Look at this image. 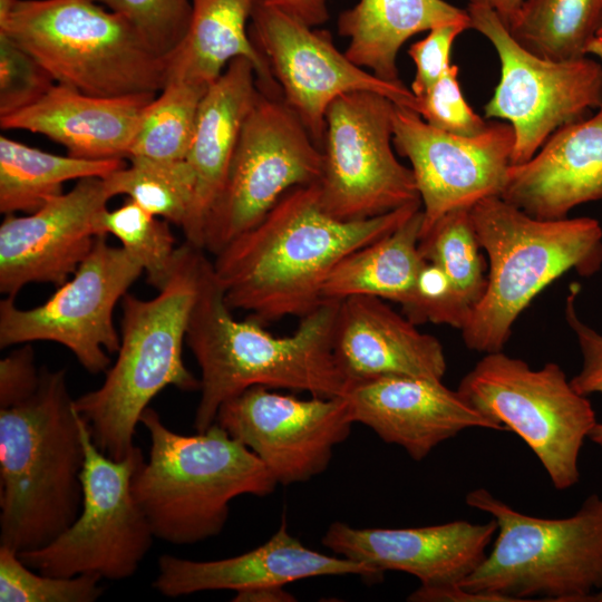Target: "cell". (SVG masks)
Segmentation results:
<instances>
[{
  "mask_svg": "<svg viewBox=\"0 0 602 602\" xmlns=\"http://www.w3.org/2000/svg\"><path fill=\"white\" fill-rule=\"evenodd\" d=\"M323 155L279 95L260 89L243 124L223 187L205 222L214 255L256 225L291 188L318 183Z\"/></svg>",
  "mask_w": 602,
  "mask_h": 602,
  "instance_id": "cell-11",
  "label": "cell"
},
{
  "mask_svg": "<svg viewBox=\"0 0 602 602\" xmlns=\"http://www.w3.org/2000/svg\"><path fill=\"white\" fill-rule=\"evenodd\" d=\"M122 14L151 47L169 60L183 41L192 17L191 0H93Z\"/></svg>",
  "mask_w": 602,
  "mask_h": 602,
  "instance_id": "cell-36",
  "label": "cell"
},
{
  "mask_svg": "<svg viewBox=\"0 0 602 602\" xmlns=\"http://www.w3.org/2000/svg\"><path fill=\"white\" fill-rule=\"evenodd\" d=\"M588 55L589 56H599L602 55V25L599 28L595 38L591 41V43L588 47Z\"/></svg>",
  "mask_w": 602,
  "mask_h": 602,
  "instance_id": "cell-45",
  "label": "cell"
},
{
  "mask_svg": "<svg viewBox=\"0 0 602 602\" xmlns=\"http://www.w3.org/2000/svg\"><path fill=\"white\" fill-rule=\"evenodd\" d=\"M338 309V301H323L300 318L292 334L274 336L253 315L233 317L213 264L204 258L185 337L201 369L196 431H206L226 400L253 386L343 396L351 382L333 351Z\"/></svg>",
  "mask_w": 602,
  "mask_h": 602,
  "instance_id": "cell-2",
  "label": "cell"
},
{
  "mask_svg": "<svg viewBox=\"0 0 602 602\" xmlns=\"http://www.w3.org/2000/svg\"><path fill=\"white\" fill-rule=\"evenodd\" d=\"M565 303V319L577 340L583 365L581 371L570 381L581 395L602 392V334L585 324L577 315L574 307L579 287L572 285ZM589 438L602 447V423H596Z\"/></svg>",
  "mask_w": 602,
  "mask_h": 602,
  "instance_id": "cell-40",
  "label": "cell"
},
{
  "mask_svg": "<svg viewBox=\"0 0 602 602\" xmlns=\"http://www.w3.org/2000/svg\"><path fill=\"white\" fill-rule=\"evenodd\" d=\"M496 531L494 520L407 528H356L334 522L322 544L342 557L365 564L377 580L386 571L414 575L420 586L407 600L434 602L439 594L458 588L480 565Z\"/></svg>",
  "mask_w": 602,
  "mask_h": 602,
  "instance_id": "cell-19",
  "label": "cell"
},
{
  "mask_svg": "<svg viewBox=\"0 0 602 602\" xmlns=\"http://www.w3.org/2000/svg\"><path fill=\"white\" fill-rule=\"evenodd\" d=\"M39 371L31 397L0 408V546L16 553L51 543L82 505L80 415L66 371Z\"/></svg>",
  "mask_w": 602,
  "mask_h": 602,
  "instance_id": "cell-3",
  "label": "cell"
},
{
  "mask_svg": "<svg viewBox=\"0 0 602 602\" xmlns=\"http://www.w3.org/2000/svg\"><path fill=\"white\" fill-rule=\"evenodd\" d=\"M596 58L602 62V55L596 56Z\"/></svg>",
  "mask_w": 602,
  "mask_h": 602,
  "instance_id": "cell-47",
  "label": "cell"
},
{
  "mask_svg": "<svg viewBox=\"0 0 602 602\" xmlns=\"http://www.w3.org/2000/svg\"><path fill=\"white\" fill-rule=\"evenodd\" d=\"M80 431L85 462L78 517L48 545L18 555L27 566L46 575L93 573L122 581L136 573L155 537L132 493V478L144 456L136 447L126 458L111 459L95 445L81 416Z\"/></svg>",
  "mask_w": 602,
  "mask_h": 602,
  "instance_id": "cell-10",
  "label": "cell"
},
{
  "mask_svg": "<svg viewBox=\"0 0 602 602\" xmlns=\"http://www.w3.org/2000/svg\"><path fill=\"white\" fill-rule=\"evenodd\" d=\"M394 105L380 94L358 90L328 107L317 186L329 215L359 221L420 201L411 168L392 149Z\"/></svg>",
  "mask_w": 602,
  "mask_h": 602,
  "instance_id": "cell-13",
  "label": "cell"
},
{
  "mask_svg": "<svg viewBox=\"0 0 602 602\" xmlns=\"http://www.w3.org/2000/svg\"><path fill=\"white\" fill-rule=\"evenodd\" d=\"M421 208V201L386 214L341 221L321 206L317 183L288 191L253 227L212 263L227 305L262 322L308 314L349 253L387 235Z\"/></svg>",
  "mask_w": 602,
  "mask_h": 602,
  "instance_id": "cell-1",
  "label": "cell"
},
{
  "mask_svg": "<svg viewBox=\"0 0 602 602\" xmlns=\"http://www.w3.org/2000/svg\"><path fill=\"white\" fill-rule=\"evenodd\" d=\"M105 177L114 196L125 194L148 213L183 226L195 194V174L186 159L129 157Z\"/></svg>",
  "mask_w": 602,
  "mask_h": 602,
  "instance_id": "cell-33",
  "label": "cell"
},
{
  "mask_svg": "<svg viewBox=\"0 0 602 602\" xmlns=\"http://www.w3.org/2000/svg\"><path fill=\"white\" fill-rule=\"evenodd\" d=\"M458 67L450 65L434 86L419 98V115L433 127L462 136H475L488 123L467 104L458 79Z\"/></svg>",
  "mask_w": 602,
  "mask_h": 602,
  "instance_id": "cell-38",
  "label": "cell"
},
{
  "mask_svg": "<svg viewBox=\"0 0 602 602\" xmlns=\"http://www.w3.org/2000/svg\"><path fill=\"white\" fill-rule=\"evenodd\" d=\"M470 21L467 10L445 0H359L338 18L349 38L346 56L380 79L401 82L397 56L412 36L436 27Z\"/></svg>",
  "mask_w": 602,
  "mask_h": 602,
  "instance_id": "cell-27",
  "label": "cell"
},
{
  "mask_svg": "<svg viewBox=\"0 0 602 602\" xmlns=\"http://www.w3.org/2000/svg\"><path fill=\"white\" fill-rule=\"evenodd\" d=\"M601 25L602 0H524L508 30L538 57L571 60L589 56Z\"/></svg>",
  "mask_w": 602,
  "mask_h": 602,
  "instance_id": "cell-30",
  "label": "cell"
},
{
  "mask_svg": "<svg viewBox=\"0 0 602 602\" xmlns=\"http://www.w3.org/2000/svg\"><path fill=\"white\" fill-rule=\"evenodd\" d=\"M469 208H457L441 216L420 234L418 244L423 259L443 269L468 317L487 285L486 264Z\"/></svg>",
  "mask_w": 602,
  "mask_h": 602,
  "instance_id": "cell-32",
  "label": "cell"
},
{
  "mask_svg": "<svg viewBox=\"0 0 602 602\" xmlns=\"http://www.w3.org/2000/svg\"><path fill=\"white\" fill-rule=\"evenodd\" d=\"M114 197L105 177L78 179L67 193L25 216L6 215L0 225V291L14 298L29 283L64 284L107 235L103 216Z\"/></svg>",
  "mask_w": 602,
  "mask_h": 602,
  "instance_id": "cell-18",
  "label": "cell"
},
{
  "mask_svg": "<svg viewBox=\"0 0 602 602\" xmlns=\"http://www.w3.org/2000/svg\"><path fill=\"white\" fill-rule=\"evenodd\" d=\"M143 272L123 246L97 236L72 278L42 304L22 310L14 298L1 300L0 347L54 341L68 348L89 373L107 371V352H118L120 346L114 308Z\"/></svg>",
  "mask_w": 602,
  "mask_h": 602,
  "instance_id": "cell-14",
  "label": "cell"
},
{
  "mask_svg": "<svg viewBox=\"0 0 602 602\" xmlns=\"http://www.w3.org/2000/svg\"><path fill=\"white\" fill-rule=\"evenodd\" d=\"M421 208L387 235L349 253L330 272L323 301L366 295L391 301L405 311L412 302L418 273Z\"/></svg>",
  "mask_w": 602,
  "mask_h": 602,
  "instance_id": "cell-28",
  "label": "cell"
},
{
  "mask_svg": "<svg viewBox=\"0 0 602 602\" xmlns=\"http://www.w3.org/2000/svg\"><path fill=\"white\" fill-rule=\"evenodd\" d=\"M540 220L602 200V106L556 129L526 162L511 164L501 196Z\"/></svg>",
  "mask_w": 602,
  "mask_h": 602,
  "instance_id": "cell-22",
  "label": "cell"
},
{
  "mask_svg": "<svg viewBox=\"0 0 602 602\" xmlns=\"http://www.w3.org/2000/svg\"><path fill=\"white\" fill-rule=\"evenodd\" d=\"M478 243L488 256L486 290L463 328L474 351H503L531 301L570 270L590 276L602 265V227L592 217L540 220L499 196L470 208Z\"/></svg>",
  "mask_w": 602,
  "mask_h": 602,
  "instance_id": "cell-6",
  "label": "cell"
},
{
  "mask_svg": "<svg viewBox=\"0 0 602 602\" xmlns=\"http://www.w3.org/2000/svg\"><path fill=\"white\" fill-rule=\"evenodd\" d=\"M360 575L377 580L365 564L321 554L305 547L287 528L285 520L269 541L237 556L216 561H192L164 554L153 588L168 598L208 590L250 591L285 585L323 575Z\"/></svg>",
  "mask_w": 602,
  "mask_h": 602,
  "instance_id": "cell-21",
  "label": "cell"
},
{
  "mask_svg": "<svg viewBox=\"0 0 602 602\" xmlns=\"http://www.w3.org/2000/svg\"><path fill=\"white\" fill-rule=\"evenodd\" d=\"M19 0H0V22L4 21Z\"/></svg>",
  "mask_w": 602,
  "mask_h": 602,
  "instance_id": "cell-46",
  "label": "cell"
},
{
  "mask_svg": "<svg viewBox=\"0 0 602 602\" xmlns=\"http://www.w3.org/2000/svg\"><path fill=\"white\" fill-rule=\"evenodd\" d=\"M31 570L18 553L0 546L1 602H94L104 591L97 574L62 577Z\"/></svg>",
  "mask_w": 602,
  "mask_h": 602,
  "instance_id": "cell-35",
  "label": "cell"
},
{
  "mask_svg": "<svg viewBox=\"0 0 602 602\" xmlns=\"http://www.w3.org/2000/svg\"><path fill=\"white\" fill-rule=\"evenodd\" d=\"M254 1L192 0L190 26L169 58L167 78L208 87L233 59L246 58L254 66L259 88L278 95L280 88L247 31Z\"/></svg>",
  "mask_w": 602,
  "mask_h": 602,
  "instance_id": "cell-26",
  "label": "cell"
},
{
  "mask_svg": "<svg viewBox=\"0 0 602 602\" xmlns=\"http://www.w3.org/2000/svg\"><path fill=\"white\" fill-rule=\"evenodd\" d=\"M253 386L226 400L215 423L250 448L278 484L302 483L329 466L353 424L344 396L299 399Z\"/></svg>",
  "mask_w": 602,
  "mask_h": 602,
  "instance_id": "cell-17",
  "label": "cell"
},
{
  "mask_svg": "<svg viewBox=\"0 0 602 602\" xmlns=\"http://www.w3.org/2000/svg\"><path fill=\"white\" fill-rule=\"evenodd\" d=\"M203 250L185 242L168 283L157 297L122 298L123 319L118 356L96 390L75 399L95 445L122 460L134 452V434L149 401L165 387L200 389L185 367L183 341L200 281Z\"/></svg>",
  "mask_w": 602,
  "mask_h": 602,
  "instance_id": "cell-4",
  "label": "cell"
},
{
  "mask_svg": "<svg viewBox=\"0 0 602 602\" xmlns=\"http://www.w3.org/2000/svg\"><path fill=\"white\" fill-rule=\"evenodd\" d=\"M55 84L35 57L0 32V117L35 104Z\"/></svg>",
  "mask_w": 602,
  "mask_h": 602,
  "instance_id": "cell-37",
  "label": "cell"
},
{
  "mask_svg": "<svg viewBox=\"0 0 602 602\" xmlns=\"http://www.w3.org/2000/svg\"><path fill=\"white\" fill-rule=\"evenodd\" d=\"M125 159H84L47 153L0 136V212L33 213L62 193L64 183L106 177Z\"/></svg>",
  "mask_w": 602,
  "mask_h": 602,
  "instance_id": "cell-29",
  "label": "cell"
},
{
  "mask_svg": "<svg viewBox=\"0 0 602 602\" xmlns=\"http://www.w3.org/2000/svg\"><path fill=\"white\" fill-rule=\"evenodd\" d=\"M208 87L167 78L163 89L145 107L127 158L185 159Z\"/></svg>",
  "mask_w": 602,
  "mask_h": 602,
  "instance_id": "cell-31",
  "label": "cell"
},
{
  "mask_svg": "<svg viewBox=\"0 0 602 602\" xmlns=\"http://www.w3.org/2000/svg\"><path fill=\"white\" fill-rule=\"evenodd\" d=\"M101 223L104 233L116 236L126 252L142 265L147 282L162 290L171 280L179 254L169 222L128 198L122 206L107 210Z\"/></svg>",
  "mask_w": 602,
  "mask_h": 602,
  "instance_id": "cell-34",
  "label": "cell"
},
{
  "mask_svg": "<svg viewBox=\"0 0 602 602\" xmlns=\"http://www.w3.org/2000/svg\"><path fill=\"white\" fill-rule=\"evenodd\" d=\"M294 596L283 589V585L264 586L250 591L236 592L233 601L237 602H290Z\"/></svg>",
  "mask_w": 602,
  "mask_h": 602,
  "instance_id": "cell-43",
  "label": "cell"
},
{
  "mask_svg": "<svg viewBox=\"0 0 602 602\" xmlns=\"http://www.w3.org/2000/svg\"><path fill=\"white\" fill-rule=\"evenodd\" d=\"M466 503L489 514L497 531L457 602L602 600V496L592 494L563 518L523 514L485 488L470 491Z\"/></svg>",
  "mask_w": 602,
  "mask_h": 602,
  "instance_id": "cell-7",
  "label": "cell"
},
{
  "mask_svg": "<svg viewBox=\"0 0 602 602\" xmlns=\"http://www.w3.org/2000/svg\"><path fill=\"white\" fill-rule=\"evenodd\" d=\"M259 93L252 62L235 58L202 99L185 158L195 174V194L182 226L186 242L196 247L204 250L207 215L223 187L243 124Z\"/></svg>",
  "mask_w": 602,
  "mask_h": 602,
  "instance_id": "cell-25",
  "label": "cell"
},
{
  "mask_svg": "<svg viewBox=\"0 0 602 602\" xmlns=\"http://www.w3.org/2000/svg\"><path fill=\"white\" fill-rule=\"evenodd\" d=\"M470 28V21L443 25L429 30L424 39L409 47L408 55L416 67L410 89L418 99L450 67V51L455 39Z\"/></svg>",
  "mask_w": 602,
  "mask_h": 602,
  "instance_id": "cell-39",
  "label": "cell"
},
{
  "mask_svg": "<svg viewBox=\"0 0 602 602\" xmlns=\"http://www.w3.org/2000/svg\"><path fill=\"white\" fill-rule=\"evenodd\" d=\"M488 4L508 27L524 0H480Z\"/></svg>",
  "mask_w": 602,
  "mask_h": 602,
  "instance_id": "cell-44",
  "label": "cell"
},
{
  "mask_svg": "<svg viewBox=\"0 0 602 602\" xmlns=\"http://www.w3.org/2000/svg\"><path fill=\"white\" fill-rule=\"evenodd\" d=\"M515 135L504 122H491L475 136L437 129L417 111L394 105L392 144L406 157L421 201V232L450 211L501 196Z\"/></svg>",
  "mask_w": 602,
  "mask_h": 602,
  "instance_id": "cell-16",
  "label": "cell"
},
{
  "mask_svg": "<svg viewBox=\"0 0 602 602\" xmlns=\"http://www.w3.org/2000/svg\"><path fill=\"white\" fill-rule=\"evenodd\" d=\"M278 8L309 26L322 25L329 19L327 0H268Z\"/></svg>",
  "mask_w": 602,
  "mask_h": 602,
  "instance_id": "cell-42",
  "label": "cell"
},
{
  "mask_svg": "<svg viewBox=\"0 0 602 602\" xmlns=\"http://www.w3.org/2000/svg\"><path fill=\"white\" fill-rule=\"evenodd\" d=\"M457 391L477 412L518 435L556 489L579 482L580 452L598 421L586 396L572 387L557 363L533 370L503 351L485 353Z\"/></svg>",
  "mask_w": 602,
  "mask_h": 602,
  "instance_id": "cell-9",
  "label": "cell"
},
{
  "mask_svg": "<svg viewBox=\"0 0 602 602\" xmlns=\"http://www.w3.org/2000/svg\"><path fill=\"white\" fill-rule=\"evenodd\" d=\"M466 10L472 29L488 39L501 62V79L484 110L486 118L513 127L511 164L526 162L556 129L602 106V62L588 56L538 57L514 39L485 2L469 0Z\"/></svg>",
  "mask_w": 602,
  "mask_h": 602,
  "instance_id": "cell-12",
  "label": "cell"
},
{
  "mask_svg": "<svg viewBox=\"0 0 602 602\" xmlns=\"http://www.w3.org/2000/svg\"><path fill=\"white\" fill-rule=\"evenodd\" d=\"M250 37L266 60L282 99L321 147L326 114L341 95L367 90L419 114V99L402 81L390 82L353 64L332 42L268 0H255Z\"/></svg>",
  "mask_w": 602,
  "mask_h": 602,
  "instance_id": "cell-15",
  "label": "cell"
},
{
  "mask_svg": "<svg viewBox=\"0 0 602 602\" xmlns=\"http://www.w3.org/2000/svg\"><path fill=\"white\" fill-rule=\"evenodd\" d=\"M333 351L350 382L381 376L443 380L447 370L440 341L375 297L339 302Z\"/></svg>",
  "mask_w": 602,
  "mask_h": 602,
  "instance_id": "cell-23",
  "label": "cell"
},
{
  "mask_svg": "<svg viewBox=\"0 0 602 602\" xmlns=\"http://www.w3.org/2000/svg\"><path fill=\"white\" fill-rule=\"evenodd\" d=\"M39 379L32 347L26 343L13 350L0 361V408L27 400L36 392Z\"/></svg>",
  "mask_w": 602,
  "mask_h": 602,
  "instance_id": "cell-41",
  "label": "cell"
},
{
  "mask_svg": "<svg viewBox=\"0 0 602 602\" xmlns=\"http://www.w3.org/2000/svg\"><path fill=\"white\" fill-rule=\"evenodd\" d=\"M0 32L8 35L56 84L95 96L157 94L169 60L122 14L93 0H19Z\"/></svg>",
  "mask_w": 602,
  "mask_h": 602,
  "instance_id": "cell-8",
  "label": "cell"
},
{
  "mask_svg": "<svg viewBox=\"0 0 602 602\" xmlns=\"http://www.w3.org/2000/svg\"><path fill=\"white\" fill-rule=\"evenodd\" d=\"M140 423L152 445L148 460L133 475L132 493L156 538L191 545L216 536L233 498L266 496L278 485L268 466L216 423L185 436L171 430L149 407Z\"/></svg>",
  "mask_w": 602,
  "mask_h": 602,
  "instance_id": "cell-5",
  "label": "cell"
},
{
  "mask_svg": "<svg viewBox=\"0 0 602 602\" xmlns=\"http://www.w3.org/2000/svg\"><path fill=\"white\" fill-rule=\"evenodd\" d=\"M353 423L383 441L402 447L415 460L465 429H504L470 407L441 380L381 376L351 382L343 395Z\"/></svg>",
  "mask_w": 602,
  "mask_h": 602,
  "instance_id": "cell-20",
  "label": "cell"
},
{
  "mask_svg": "<svg viewBox=\"0 0 602 602\" xmlns=\"http://www.w3.org/2000/svg\"><path fill=\"white\" fill-rule=\"evenodd\" d=\"M156 95L95 96L55 84L35 104L0 117V127L43 135L74 157L125 159L142 114Z\"/></svg>",
  "mask_w": 602,
  "mask_h": 602,
  "instance_id": "cell-24",
  "label": "cell"
}]
</instances>
